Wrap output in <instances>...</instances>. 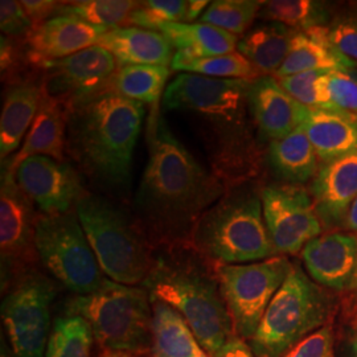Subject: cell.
Instances as JSON below:
<instances>
[{"instance_id":"1","label":"cell","mask_w":357,"mask_h":357,"mask_svg":"<svg viewBox=\"0 0 357 357\" xmlns=\"http://www.w3.org/2000/svg\"><path fill=\"white\" fill-rule=\"evenodd\" d=\"M149 160L134 196V213L155 249L191 243L205 212L227 192L224 183L202 166L168 128L160 107L147 126Z\"/></svg>"},{"instance_id":"2","label":"cell","mask_w":357,"mask_h":357,"mask_svg":"<svg viewBox=\"0 0 357 357\" xmlns=\"http://www.w3.org/2000/svg\"><path fill=\"white\" fill-rule=\"evenodd\" d=\"M144 103L112 89L66 110V153L100 191L128 199Z\"/></svg>"},{"instance_id":"3","label":"cell","mask_w":357,"mask_h":357,"mask_svg":"<svg viewBox=\"0 0 357 357\" xmlns=\"http://www.w3.org/2000/svg\"><path fill=\"white\" fill-rule=\"evenodd\" d=\"M249 79H220L180 73L166 88L163 107L191 115L199 123L213 174L236 181L255 158L246 112Z\"/></svg>"},{"instance_id":"4","label":"cell","mask_w":357,"mask_h":357,"mask_svg":"<svg viewBox=\"0 0 357 357\" xmlns=\"http://www.w3.org/2000/svg\"><path fill=\"white\" fill-rule=\"evenodd\" d=\"M142 287L181 314L209 356L236 336L216 264L191 243L156 248L153 268Z\"/></svg>"},{"instance_id":"5","label":"cell","mask_w":357,"mask_h":357,"mask_svg":"<svg viewBox=\"0 0 357 357\" xmlns=\"http://www.w3.org/2000/svg\"><path fill=\"white\" fill-rule=\"evenodd\" d=\"M191 245L215 264L245 265L277 257L268 234L261 193L231 188L199 220Z\"/></svg>"},{"instance_id":"6","label":"cell","mask_w":357,"mask_h":357,"mask_svg":"<svg viewBox=\"0 0 357 357\" xmlns=\"http://www.w3.org/2000/svg\"><path fill=\"white\" fill-rule=\"evenodd\" d=\"M75 209L103 274L121 284L142 286L153 268L155 246L134 216L89 191Z\"/></svg>"},{"instance_id":"7","label":"cell","mask_w":357,"mask_h":357,"mask_svg":"<svg viewBox=\"0 0 357 357\" xmlns=\"http://www.w3.org/2000/svg\"><path fill=\"white\" fill-rule=\"evenodd\" d=\"M65 315L89 323L94 340L105 352L150 354L153 343V305L142 286H126L106 278L96 293L75 295L65 303Z\"/></svg>"},{"instance_id":"8","label":"cell","mask_w":357,"mask_h":357,"mask_svg":"<svg viewBox=\"0 0 357 357\" xmlns=\"http://www.w3.org/2000/svg\"><path fill=\"white\" fill-rule=\"evenodd\" d=\"M330 314L331 303L319 284L293 265L249 345L257 357H283L308 335L324 327Z\"/></svg>"},{"instance_id":"9","label":"cell","mask_w":357,"mask_h":357,"mask_svg":"<svg viewBox=\"0 0 357 357\" xmlns=\"http://www.w3.org/2000/svg\"><path fill=\"white\" fill-rule=\"evenodd\" d=\"M35 246L43 266L75 295L96 293L106 281L76 209L38 213Z\"/></svg>"},{"instance_id":"10","label":"cell","mask_w":357,"mask_h":357,"mask_svg":"<svg viewBox=\"0 0 357 357\" xmlns=\"http://www.w3.org/2000/svg\"><path fill=\"white\" fill-rule=\"evenodd\" d=\"M1 293V320L13 357H45L56 284L38 268H31Z\"/></svg>"},{"instance_id":"11","label":"cell","mask_w":357,"mask_h":357,"mask_svg":"<svg viewBox=\"0 0 357 357\" xmlns=\"http://www.w3.org/2000/svg\"><path fill=\"white\" fill-rule=\"evenodd\" d=\"M293 264L286 255L245 265L216 264L217 277L236 335L255 336L268 305L289 277Z\"/></svg>"},{"instance_id":"12","label":"cell","mask_w":357,"mask_h":357,"mask_svg":"<svg viewBox=\"0 0 357 357\" xmlns=\"http://www.w3.org/2000/svg\"><path fill=\"white\" fill-rule=\"evenodd\" d=\"M36 218L33 202L15 180L8 165H1L0 187V258L1 291L38 261L35 246Z\"/></svg>"},{"instance_id":"13","label":"cell","mask_w":357,"mask_h":357,"mask_svg":"<svg viewBox=\"0 0 357 357\" xmlns=\"http://www.w3.org/2000/svg\"><path fill=\"white\" fill-rule=\"evenodd\" d=\"M118 69L114 56L100 45L38 66L44 96L61 103L66 110L112 89Z\"/></svg>"},{"instance_id":"14","label":"cell","mask_w":357,"mask_h":357,"mask_svg":"<svg viewBox=\"0 0 357 357\" xmlns=\"http://www.w3.org/2000/svg\"><path fill=\"white\" fill-rule=\"evenodd\" d=\"M265 224L278 255L302 253L319 237L323 224L308 192L294 184H268L261 191Z\"/></svg>"},{"instance_id":"15","label":"cell","mask_w":357,"mask_h":357,"mask_svg":"<svg viewBox=\"0 0 357 357\" xmlns=\"http://www.w3.org/2000/svg\"><path fill=\"white\" fill-rule=\"evenodd\" d=\"M13 172L19 187L43 215L75 211L77 202L88 192L75 167L50 156H31Z\"/></svg>"},{"instance_id":"16","label":"cell","mask_w":357,"mask_h":357,"mask_svg":"<svg viewBox=\"0 0 357 357\" xmlns=\"http://www.w3.org/2000/svg\"><path fill=\"white\" fill-rule=\"evenodd\" d=\"M302 259L317 284L340 293H357V234L332 231L307 243Z\"/></svg>"},{"instance_id":"17","label":"cell","mask_w":357,"mask_h":357,"mask_svg":"<svg viewBox=\"0 0 357 357\" xmlns=\"http://www.w3.org/2000/svg\"><path fill=\"white\" fill-rule=\"evenodd\" d=\"M248 107L262 138L278 141L301 128L310 109L296 102L274 76L257 77L248 91Z\"/></svg>"},{"instance_id":"18","label":"cell","mask_w":357,"mask_h":357,"mask_svg":"<svg viewBox=\"0 0 357 357\" xmlns=\"http://www.w3.org/2000/svg\"><path fill=\"white\" fill-rule=\"evenodd\" d=\"M109 29L91 26L72 16H53L33 26L26 38L31 64L38 70L44 63L57 61L97 45Z\"/></svg>"},{"instance_id":"19","label":"cell","mask_w":357,"mask_h":357,"mask_svg":"<svg viewBox=\"0 0 357 357\" xmlns=\"http://www.w3.org/2000/svg\"><path fill=\"white\" fill-rule=\"evenodd\" d=\"M311 195L321 224L327 228L343 227L357 197V153L320 167Z\"/></svg>"},{"instance_id":"20","label":"cell","mask_w":357,"mask_h":357,"mask_svg":"<svg viewBox=\"0 0 357 357\" xmlns=\"http://www.w3.org/2000/svg\"><path fill=\"white\" fill-rule=\"evenodd\" d=\"M44 98L40 77L7 85L0 118L1 162L16 151L35 122Z\"/></svg>"},{"instance_id":"21","label":"cell","mask_w":357,"mask_h":357,"mask_svg":"<svg viewBox=\"0 0 357 357\" xmlns=\"http://www.w3.org/2000/svg\"><path fill=\"white\" fill-rule=\"evenodd\" d=\"M356 68V61L348 59L332 43L327 26H315L296 32L290 53L274 77L281 79L308 70L349 72Z\"/></svg>"},{"instance_id":"22","label":"cell","mask_w":357,"mask_h":357,"mask_svg":"<svg viewBox=\"0 0 357 357\" xmlns=\"http://www.w3.org/2000/svg\"><path fill=\"white\" fill-rule=\"evenodd\" d=\"M100 47L110 52L119 65H160L168 66L174 59V47L158 31L137 26H122L105 33Z\"/></svg>"},{"instance_id":"23","label":"cell","mask_w":357,"mask_h":357,"mask_svg":"<svg viewBox=\"0 0 357 357\" xmlns=\"http://www.w3.org/2000/svg\"><path fill=\"white\" fill-rule=\"evenodd\" d=\"M66 153V109L51 98H43L38 116L26 134L22 149L11 160H6L15 171L31 156L44 155L64 162Z\"/></svg>"},{"instance_id":"24","label":"cell","mask_w":357,"mask_h":357,"mask_svg":"<svg viewBox=\"0 0 357 357\" xmlns=\"http://www.w3.org/2000/svg\"><path fill=\"white\" fill-rule=\"evenodd\" d=\"M302 128L324 165L357 153V121L327 110L310 109Z\"/></svg>"},{"instance_id":"25","label":"cell","mask_w":357,"mask_h":357,"mask_svg":"<svg viewBox=\"0 0 357 357\" xmlns=\"http://www.w3.org/2000/svg\"><path fill=\"white\" fill-rule=\"evenodd\" d=\"M151 296V295H150ZM151 357H211L195 336L187 320L174 307L151 296Z\"/></svg>"},{"instance_id":"26","label":"cell","mask_w":357,"mask_h":357,"mask_svg":"<svg viewBox=\"0 0 357 357\" xmlns=\"http://www.w3.org/2000/svg\"><path fill=\"white\" fill-rule=\"evenodd\" d=\"M296 31L280 23L250 28L238 40L237 50L264 76H274L287 59Z\"/></svg>"},{"instance_id":"27","label":"cell","mask_w":357,"mask_h":357,"mask_svg":"<svg viewBox=\"0 0 357 357\" xmlns=\"http://www.w3.org/2000/svg\"><path fill=\"white\" fill-rule=\"evenodd\" d=\"M268 165L275 175L289 184H305L319 172V158L303 128L287 137L270 142Z\"/></svg>"},{"instance_id":"28","label":"cell","mask_w":357,"mask_h":357,"mask_svg":"<svg viewBox=\"0 0 357 357\" xmlns=\"http://www.w3.org/2000/svg\"><path fill=\"white\" fill-rule=\"evenodd\" d=\"M158 32L165 35L174 48L193 59L233 53L238 44L236 35L204 23H165Z\"/></svg>"},{"instance_id":"29","label":"cell","mask_w":357,"mask_h":357,"mask_svg":"<svg viewBox=\"0 0 357 357\" xmlns=\"http://www.w3.org/2000/svg\"><path fill=\"white\" fill-rule=\"evenodd\" d=\"M169 77V68L160 65H128L118 69L113 89L123 97L159 107V102Z\"/></svg>"},{"instance_id":"30","label":"cell","mask_w":357,"mask_h":357,"mask_svg":"<svg viewBox=\"0 0 357 357\" xmlns=\"http://www.w3.org/2000/svg\"><path fill=\"white\" fill-rule=\"evenodd\" d=\"M171 69L181 73H191L220 79L253 81L257 77L262 76L240 52L213 57L193 59L190 54L178 51L174 54Z\"/></svg>"},{"instance_id":"31","label":"cell","mask_w":357,"mask_h":357,"mask_svg":"<svg viewBox=\"0 0 357 357\" xmlns=\"http://www.w3.org/2000/svg\"><path fill=\"white\" fill-rule=\"evenodd\" d=\"M258 16L268 23H280L296 32L324 26L331 17L324 3L312 0L262 1Z\"/></svg>"},{"instance_id":"32","label":"cell","mask_w":357,"mask_h":357,"mask_svg":"<svg viewBox=\"0 0 357 357\" xmlns=\"http://www.w3.org/2000/svg\"><path fill=\"white\" fill-rule=\"evenodd\" d=\"M141 1L131 0H86L61 3L54 16H72L91 26H101L109 31L128 24V16Z\"/></svg>"},{"instance_id":"33","label":"cell","mask_w":357,"mask_h":357,"mask_svg":"<svg viewBox=\"0 0 357 357\" xmlns=\"http://www.w3.org/2000/svg\"><path fill=\"white\" fill-rule=\"evenodd\" d=\"M94 336L89 323L81 317L56 318L45 357H90Z\"/></svg>"},{"instance_id":"34","label":"cell","mask_w":357,"mask_h":357,"mask_svg":"<svg viewBox=\"0 0 357 357\" xmlns=\"http://www.w3.org/2000/svg\"><path fill=\"white\" fill-rule=\"evenodd\" d=\"M320 110L357 121V79L348 72L332 70L317 81Z\"/></svg>"},{"instance_id":"35","label":"cell","mask_w":357,"mask_h":357,"mask_svg":"<svg viewBox=\"0 0 357 357\" xmlns=\"http://www.w3.org/2000/svg\"><path fill=\"white\" fill-rule=\"evenodd\" d=\"M258 0H217L212 1L199 19L231 35H245L261 10Z\"/></svg>"},{"instance_id":"36","label":"cell","mask_w":357,"mask_h":357,"mask_svg":"<svg viewBox=\"0 0 357 357\" xmlns=\"http://www.w3.org/2000/svg\"><path fill=\"white\" fill-rule=\"evenodd\" d=\"M190 1L184 0H150L141 1L128 16L126 26L158 31L165 23H187Z\"/></svg>"},{"instance_id":"37","label":"cell","mask_w":357,"mask_h":357,"mask_svg":"<svg viewBox=\"0 0 357 357\" xmlns=\"http://www.w3.org/2000/svg\"><path fill=\"white\" fill-rule=\"evenodd\" d=\"M326 70H308L293 76L281 78L282 88L286 90L296 102L308 109H319V97L317 91V81Z\"/></svg>"},{"instance_id":"38","label":"cell","mask_w":357,"mask_h":357,"mask_svg":"<svg viewBox=\"0 0 357 357\" xmlns=\"http://www.w3.org/2000/svg\"><path fill=\"white\" fill-rule=\"evenodd\" d=\"M33 26V22L26 15L20 1L1 0L0 29L4 36L19 41H26Z\"/></svg>"},{"instance_id":"39","label":"cell","mask_w":357,"mask_h":357,"mask_svg":"<svg viewBox=\"0 0 357 357\" xmlns=\"http://www.w3.org/2000/svg\"><path fill=\"white\" fill-rule=\"evenodd\" d=\"M327 31L336 48L357 63V13L337 17Z\"/></svg>"},{"instance_id":"40","label":"cell","mask_w":357,"mask_h":357,"mask_svg":"<svg viewBox=\"0 0 357 357\" xmlns=\"http://www.w3.org/2000/svg\"><path fill=\"white\" fill-rule=\"evenodd\" d=\"M283 357H335L331 327L324 326L312 332Z\"/></svg>"},{"instance_id":"41","label":"cell","mask_w":357,"mask_h":357,"mask_svg":"<svg viewBox=\"0 0 357 357\" xmlns=\"http://www.w3.org/2000/svg\"><path fill=\"white\" fill-rule=\"evenodd\" d=\"M20 4L23 6L26 15L33 22L35 26L48 20L56 15V11L60 6V1L53 0H22Z\"/></svg>"},{"instance_id":"42","label":"cell","mask_w":357,"mask_h":357,"mask_svg":"<svg viewBox=\"0 0 357 357\" xmlns=\"http://www.w3.org/2000/svg\"><path fill=\"white\" fill-rule=\"evenodd\" d=\"M213 357H257L249 343L240 336H233Z\"/></svg>"},{"instance_id":"43","label":"cell","mask_w":357,"mask_h":357,"mask_svg":"<svg viewBox=\"0 0 357 357\" xmlns=\"http://www.w3.org/2000/svg\"><path fill=\"white\" fill-rule=\"evenodd\" d=\"M209 4L211 3L205 1V0H191L190 7H188V22L187 23H193L195 20L200 19Z\"/></svg>"},{"instance_id":"44","label":"cell","mask_w":357,"mask_h":357,"mask_svg":"<svg viewBox=\"0 0 357 357\" xmlns=\"http://www.w3.org/2000/svg\"><path fill=\"white\" fill-rule=\"evenodd\" d=\"M348 233H354L357 234V197L355 202L351 205L347 217H345L344 225H343Z\"/></svg>"},{"instance_id":"45","label":"cell","mask_w":357,"mask_h":357,"mask_svg":"<svg viewBox=\"0 0 357 357\" xmlns=\"http://www.w3.org/2000/svg\"><path fill=\"white\" fill-rule=\"evenodd\" d=\"M98 357H135V355L121 354V352H103L102 355H100Z\"/></svg>"},{"instance_id":"46","label":"cell","mask_w":357,"mask_h":357,"mask_svg":"<svg viewBox=\"0 0 357 357\" xmlns=\"http://www.w3.org/2000/svg\"><path fill=\"white\" fill-rule=\"evenodd\" d=\"M1 357H13V352H11L10 347L4 344L3 340H1Z\"/></svg>"},{"instance_id":"47","label":"cell","mask_w":357,"mask_h":357,"mask_svg":"<svg viewBox=\"0 0 357 357\" xmlns=\"http://www.w3.org/2000/svg\"><path fill=\"white\" fill-rule=\"evenodd\" d=\"M351 355L352 357H357V333L351 340Z\"/></svg>"}]
</instances>
